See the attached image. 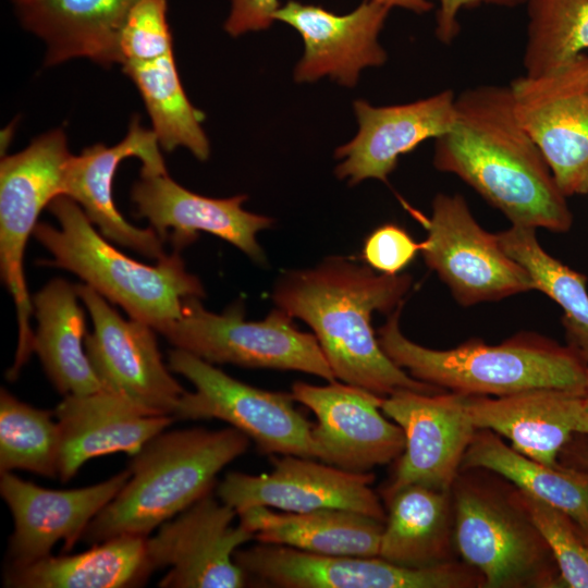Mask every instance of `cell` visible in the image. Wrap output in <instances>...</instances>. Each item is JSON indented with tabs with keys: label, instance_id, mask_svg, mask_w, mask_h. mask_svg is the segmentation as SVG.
I'll return each instance as SVG.
<instances>
[{
	"label": "cell",
	"instance_id": "f35d334b",
	"mask_svg": "<svg viewBox=\"0 0 588 588\" xmlns=\"http://www.w3.org/2000/svg\"><path fill=\"white\" fill-rule=\"evenodd\" d=\"M527 0H439L436 16V36L443 44H451L460 33L458 13L480 4L515 7Z\"/></svg>",
	"mask_w": 588,
	"mask_h": 588
},
{
	"label": "cell",
	"instance_id": "4dcf8cb0",
	"mask_svg": "<svg viewBox=\"0 0 588 588\" xmlns=\"http://www.w3.org/2000/svg\"><path fill=\"white\" fill-rule=\"evenodd\" d=\"M122 71L142 95L159 145L167 151L184 147L198 160H207L210 145L201 126L205 114L185 94L173 50L151 60L125 62Z\"/></svg>",
	"mask_w": 588,
	"mask_h": 588
},
{
	"label": "cell",
	"instance_id": "b9f144b4",
	"mask_svg": "<svg viewBox=\"0 0 588 588\" xmlns=\"http://www.w3.org/2000/svg\"><path fill=\"white\" fill-rule=\"evenodd\" d=\"M584 395H585V399H586V401L588 403V368H587V381H586Z\"/></svg>",
	"mask_w": 588,
	"mask_h": 588
},
{
	"label": "cell",
	"instance_id": "ba28073f",
	"mask_svg": "<svg viewBox=\"0 0 588 588\" xmlns=\"http://www.w3.org/2000/svg\"><path fill=\"white\" fill-rule=\"evenodd\" d=\"M292 320L275 307L265 319L247 321L240 303L215 314L200 298L188 297L163 335L176 348L211 364L295 370L335 381L316 336L298 330Z\"/></svg>",
	"mask_w": 588,
	"mask_h": 588
},
{
	"label": "cell",
	"instance_id": "3957f363",
	"mask_svg": "<svg viewBox=\"0 0 588 588\" xmlns=\"http://www.w3.org/2000/svg\"><path fill=\"white\" fill-rule=\"evenodd\" d=\"M249 444L250 439L231 426L160 432L132 456L126 483L81 540L91 546L121 535L149 536L211 492L218 474Z\"/></svg>",
	"mask_w": 588,
	"mask_h": 588
},
{
	"label": "cell",
	"instance_id": "7bdbcfd3",
	"mask_svg": "<svg viewBox=\"0 0 588 588\" xmlns=\"http://www.w3.org/2000/svg\"><path fill=\"white\" fill-rule=\"evenodd\" d=\"M14 5L29 1V0H11Z\"/></svg>",
	"mask_w": 588,
	"mask_h": 588
},
{
	"label": "cell",
	"instance_id": "30bf717a",
	"mask_svg": "<svg viewBox=\"0 0 588 588\" xmlns=\"http://www.w3.org/2000/svg\"><path fill=\"white\" fill-rule=\"evenodd\" d=\"M428 234L421 255L458 304L471 306L535 290L528 272L483 230L462 195L438 194L431 215L412 211Z\"/></svg>",
	"mask_w": 588,
	"mask_h": 588
},
{
	"label": "cell",
	"instance_id": "d6986e66",
	"mask_svg": "<svg viewBox=\"0 0 588 588\" xmlns=\"http://www.w3.org/2000/svg\"><path fill=\"white\" fill-rule=\"evenodd\" d=\"M389 12L388 7L371 0L342 15L296 0L281 5L274 21L293 27L304 42V53L294 70L295 82L313 83L328 76L354 87L364 69L387 61L379 35Z\"/></svg>",
	"mask_w": 588,
	"mask_h": 588
},
{
	"label": "cell",
	"instance_id": "277c9868",
	"mask_svg": "<svg viewBox=\"0 0 588 588\" xmlns=\"http://www.w3.org/2000/svg\"><path fill=\"white\" fill-rule=\"evenodd\" d=\"M402 307L388 315L377 336L387 356L419 381L454 393L482 396L534 389L585 392L588 365L568 346L520 332L498 345L471 339L454 348L432 350L402 333Z\"/></svg>",
	"mask_w": 588,
	"mask_h": 588
},
{
	"label": "cell",
	"instance_id": "1f68e13d",
	"mask_svg": "<svg viewBox=\"0 0 588 588\" xmlns=\"http://www.w3.org/2000/svg\"><path fill=\"white\" fill-rule=\"evenodd\" d=\"M504 252L530 275L535 290L552 298L563 310L567 346L588 365V292L585 274L548 254L536 229L512 224L497 233Z\"/></svg>",
	"mask_w": 588,
	"mask_h": 588
},
{
	"label": "cell",
	"instance_id": "d4e9b609",
	"mask_svg": "<svg viewBox=\"0 0 588 588\" xmlns=\"http://www.w3.org/2000/svg\"><path fill=\"white\" fill-rule=\"evenodd\" d=\"M139 0H29L14 5L22 26L46 45L45 65L87 58L120 63L119 42Z\"/></svg>",
	"mask_w": 588,
	"mask_h": 588
},
{
	"label": "cell",
	"instance_id": "9c48e42d",
	"mask_svg": "<svg viewBox=\"0 0 588 588\" xmlns=\"http://www.w3.org/2000/svg\"><path fill=\"white\" fill-rule=\"evenodd\" d=\"M168 366L195 389L183 394L175 419H219L247 436L262 454L315 458L314 422L295 407L292 393L249 385L176 347L169 352Z\"/></svg>",
	"mask_w": 588,
	"mask_h": 588
},
{
	"label": "cell",
	"instance_id": "8fae6325",
	"mask_svg": "<svg viewBox=\"0 0 588 588\" xmlns=\"http://www.w3.org/2000/svg\"><path fill=\"white\" fill-rule=\"evenodd\" d=\"M234 560L256 584L275 588H468L485 583L474 567L452 561L408 568L380 556L318 554L261 542L241 547Z\"/></svg>",
	"mask_w": 588,
	"mask_h": 588
},
{
	"label": "cell",
	"instance_id": "4316f807",
	"mask_svg": "<svg viewBox=\"0 0 588 588\" xmlns=\"http://www.w3.org/2000/svg\"><path fill=\"white\" fill-rule=\"evenodd\" d=\"M237 517L258 542L331 555L378 556L384 526L371 516L338 509L277 512L252 506Z\"/></svg>",
	"mask_w": 588,
	"mask_h": 588
},
{
	"label": "cell",
	"instance_id": "52a82bcc",
	"mask_svg": "<svg viewBox=\"0 0 588 588\" xmlns=\"http://www.w3.org/2000/svg\"><path fill=\"white\" fill-rule=\"evenodd\" d=\"M71 156L64 131L54 128L37 136L24 150L5 156L0 163L1 275L13 297L19 323L15 359L7 375L11 380L34 352V306L23 268L25 246L41 210L62 195Z\"/></svg>",
	"mask_w": 588,
	"mask_h": 588
},
{
	"label": "cell",
	"instance_id": "7a4b0ae2",
	"mask_svg": "<svg viewBox=\"0 0 588 588\" xmlns=\"http://www.w3.org/2000/svg\"><path fill=\"white\" fill-rule=\"evenodd\" d=\"M453 127L436 139L433 166L474 188L515 225L567 232L566 196L518 121L509 86L479 85L455 100Z\"/></svg>",
	"mask_w": 588,
	"mask_h": 588
},
{
	"label": "cell",
	"instance_id": "4fadbf2b",
	"mask_svg": "<svg viewBox=\"0 0 588 588\" xmlns=\"http://www.w3.org/2000/svg\"><path fill=\"white\" fill-rule=\"evenodd\" d=\"M75 286L93 320L85 351L102 387L148 414L175 418L185 390L162 360L156 330L143 321L122 318L89 285Z\"/></svg>",
	"mask_w": 588,
	"mask_h": 588
},
{
	"label": "cell",
	"instance_id": "44dd1931",
	"mask_svg": "<svg viewBox=\"0 0 588 588\" xmlns=\"http://www.w3.org/2000/svg\"><path fill=\"white\" fill-rule=\"evenodd\" d=\"M456 96L442 90L408 103L376 107L366 100L354 101L358 132L335 150L341 162L335 168L340 180L350 185L367 179L387 181L399 158L422 142L439 138L455 122Z\"/></svg>",
	"mask_w": 588,
	"mask_h": 588
},
{
	"label": "cell",
	"instance_id": "74e56055",
	"mask_svg": "<svg viewBox=\"0 0 588 588\" xmlns=\"http://www.w3.org/2000/svg\"><path fill=\"white\" fill-rule=\"evenodd\" d=\"M230 3L224 30L233 37L268 29L281 7L280 0H230Z\"/></svg>",
	"mask_w": 588,
	"mask_h": 588
},
{
	"label": "cell",
	"instance_id": "8d00e7d4",
	"mask_svg": "<svg viewBox=\"0 0 588 588\" xmlns=\"http://www.w3.org/2000/svg\"><path fill=\"white\" fill-rule=\"evenodd\" d=\"M422 242L395 223H384L365 240L362 257L371 269L383 274H400L421 252Z\"/></svg>",
	"mask_w": 588,
	"mask_h": 588
},
{
	"label": "cell",
	"instance_id": "5b68a950",
	"mask_svg": "<svg viewBox=\"0 0 588 588\" xmlns=\"http://www.w3.org/2000/svg\"><path fill=\"white\" fill-rule=\"evenodd\" d=\"M60 228L38 222L33 235L52 255L46 265L78 275L132 319L163 334L181 316L185 298L205 296L199 279L189 273L179 252L148 266L125 256L93 226L72 198L59 195L47 207Z\"/></svg>",
	"mask_w": 588,
	"mask_h": 588
},
{
	"label": "cell",
	"instance_id": "ffe728a7",
	"mask_svg": "<svg viewBox=\"0 0 588 588\" xmlns=\"http://www.w3.org/2000/svg\"><path fill=\"white\" fill-rule=\"evenodd\" d=\"M131 197L136 215L146 218L159 237L171 243L173 252L180 253L203 231L229 242L257 264L266 262L256 235L270 228L273 219L245 210L246 195L211 198L177 184L167 171H140Z\"/></svg>",
	"mask_w": 588,
	"mask_h": 588
},
{
	"label": "cell",
	"instance_id": "f1b7e54d",
	"mask_svg": "<svg viewBox=\"0 0 588 588\" xmlns=\"http://www.w3.org/2000/svg\"><path fill=\"white\" fill-rule=\"evenodd\" d=\"M388 506L379 555L408 568L450 561L451 491L412 485L384 499Z\"/></svg>",
	"mask_w": 588,
	"mask_h": 588
},
{
	"label": "cell",
	"instance_id": "d590c367",
	"mask_svg": "<svg viewBox=\"0 0 588 588\" xmlns=\"http://www.w3.org/2000/svg\"><path fill=\"white\" fill-rule=\"evenodd\" d=\"M120 63L147 61L172 51L167 0H139L121 33Z\"/></svg>",
	"mask_w": 588,
	"mask_h": 588
},
{
	"label": "cell",
	"instance_id": "f6af8a7d",
	"mask_svg": "<svg viewBox=\"0 0 588 588\" xmlns=\"http://www.w3.org/2000/svg\"><path fill=\"white\" fill-rule=\"evenodd\" d=\"M588 53V52H587Z\"/></svg>",
	"mask_w": 588,
	"mask_h": 588
},
{
	"label": "cell",
	"instance_id": "f546056e",
	"mask_svg": "<svg viewBox=\"0 0 588 588\" xmlns=\"http://www.w3.org/2000/svg\"><path fill=\"white\" fill-rule=\"evenodd\" d=\"M493 471L514 486L566 513L579 529L588 527V473L543 465L507 445L498 433L477 429L461 470Z\"/></svg>",
	"mask_w": 588,
	"mask_h": 588
},
{
	"label": "cell",
	"instance_id": "836d02e7",
	"mask_svg": "<svg viewBox=\"0 0 588 588\" xmlns=\"http://www.w3.org/2000/svg\"><path fill=\"white\" fill-rule=\"evenodd\" d=\"M54 412L0 392V473L20 469L58 478L59 427Z\"/></svg>",
	"mask_w": 588,
	"mask_h": 588
},
{
	"label": "cell",
	"instance_id": "5bb4252c",
	"mask_svg": "<svg viewBox=\"0 0 588 588\" xmlns=\"http://www.w3.org/2000/svg\"><path fill=\"white\" fill-rule=\"evenodd\" d=\"M237 512L212 491L158 527L148 537L155 571L169 567L162 588H241L248 583L234 553L254 539Z\"/></svg>",
	"mask_w": 588,
	"mask_h": 588
},
{
	"label": "cell",
	"instance_id": "ab89813d",
	"mask_svg": "<svg viewBox=\"0 0 588 588\" xmlns=\"http://www.w3.org/2000/svg\"><path fill=\"white\" fill-rule=\"evenodd\" d=\"M388 7L390 10L400 8L417 14L429 12L433 8V0H371Z\"/></svg>",
	"mask_w": 588,
	"mask_h": 588
},
{
	"label": "cell",
	"instance_id": "e575fe53",
	"mask_svg": "<svg viewBox=\"0 0 588 588\" xmlns=\"http://www.w3.org/2000/svg\"><path fill=\"white\" fill-rule=\"evenodd\" d=\"M514 493L547 542L559 569L560 584L588 588V546L574 520L558 507L518 488Z\"/></svg>",
	"mask_w": 588,
	"mask_h": 588
},
{
	"label": "cell",
	"instance_id": "8992f818",
	"mask_svg": "<svg viewBox=\"0 0 588 588\" xmlns=\"http://www.w3.org/2000/svg\"><path fill=\"white\" fill-rule=\"evenodd\" d=\"M453 495L454 539L483 587L560 586L554 558L513 491H498L457 475Z\"/></svg>",
	"mask_w": 588,
	"mask_h": 588
},
{
	"label": "cell",
	"instance_id": "60d3db41",
	"mask_svg": "<svg viewBox=\"0 0 588 588\" xmlns=\"http://www.w3.org/2000/svg\"><path fill=\"white\" fill-rule=\"evenodd\" d=\"M572 454L579 465L588 469V445L574 448Z\"/></svg>",
	"mask_w": 588,
	"mask_h": 588
},
{
	"label": "cell",
	"instance_id": "2e32d148",
	"mask_svg": "<svg viewBox=\"0 0 588 588\" xmlns=\"http://www.w3.org/2000/svg\"><path fill=\"white\" fill-rule=\"evenodd\" d=\"M291 393L316 417L311 428L316 460L352 473H369L403 453L404 432L381 413L382 396L336 380L327 385L297 381Z\"/></svg>",
	"mask_w": 588,
	"mask_h": 588
},
{
	"label": "cell",
	"instance_id": "ac0fdd59",
	"mask_svg": "<svg viewBox=\"0 0 588 588\" xmlns=\"http://www.w3.org/2000/svg\"><path fill=\"white\" fill-rule=\"evenodd\" d=\"M128 468L99 483L52 490L2 473L0 493L13 517L5 567H20L51 554L63 541V553L81 540L89 523L119 493Z\"/></svg>",
	"mask_w": 588,
	"mask_h": 588
},
{
	"label": "cell",
	"instance_id": "7402d4cb",
	"mask_svg": "<svg viewBox=\"0 0 588 588\" xmlns=\"http://www.w3.org/2000/svg\"><path fill=\"white\" fill-rule=\"evenodd\" d=\"M159 146L156 134L143 127L136 115L118 144H95L78 156L72 155L62 186V195L76 201L107 240L157 261L168 255L163 241L154 229L136 228L122 217L113 201L112 181L120 162L127 157H138L142 171H166Z\"/></svg>",
	"mask_w": 588,
	"mask_h": 588
},
{
	"label": "cell",
	"instance_id": "484cf974",
	"mask_svg": "<svg viewBox=\"0 0 588 588\" xmlns=\"http://www.w3.org/2000/svg\"><path fill=\"white\" fill-rule=\"evenodd\" d=\"M148 537L121 535L76 554L48 555L20 567H4L11 588H128L142 586L155 572Z\"/></svg>",
	"mask_w": 588,
	"mask_h": 588
},
{
	"label": "cell",
	"instance_id": "7c38bea8",
	"mask_svg": "<svg viewBox=\"0 0 588 588\" xmlns=\"http://www.w3.org/2000/svg\"><path fill=\"white\" fill-rule=\"evenodd\" d=\"M509 87L518 121L563 194H587L588 53L539 75L524 74Z\"/></svg>",
	"mask_w": 588,
	"mask_h": 588
},
{
	"label": "cell",
	"instance_id": "cb8c5ba5",
	"mask_svg": "<svg viewBox=\"0 0 588 588\" xmlns=\"http://www.w3.org/2000/svg\"><path fill=\"white\" fill-rule=\"evenodd\" d=\"M59 427L58 479L70 481L89 460L113 453L136 454L175 420L151 415L107 389L69 394L54 411Z\"/></svg>",
	"mask_w": 588,
	"mask_h": 588
},
{
	"label": "cell",
	"instance_id": "d6a6232c",
	"mask_svg": "<svg viewBox=\"0 0 588 588\" xmlns=\"http://www.w3.org/2000/svg\"><path fill=\"white\" fill-rule=\"evenodd\" d=\"M526 75L554 70L588 52V0H527Z\"/></svg>",
	"mask_w": 588,
	"mask_h": 588
},
{
	"label": "cell",
	"instance_id": "6da1fadb",
	"mask_svg": "<svg viewBox=\"0 0 588 588\" xmlns=\"http://www.w3.org/2000/svg\"><path fill=\"white\" fill-rule=\"evenodd\" d=\"M411 274L376 273L345 257H329L307 269L289 270L277 280L272 299L316 336L335 379L385 397L411 390H445L413 378L381 348L371 326L375 311L391 314L404 303Z\"/></svg>",
	"mask_w": 588,
	"mask_h": 588
},
{
	"label": "cell",
	"instance_id": "83f0119b",
	"mask_svg": "<svg viewBox=\"0 0 588 588\" xmlns=\"http://www.w3.org/2000/svg\"><path fill=\"white\" fill-rule=\"evenodd\" d=\"M76 286L53 279L33 297L37 329L33 350L62 395L88 394L103 389L85 351V316Z\"/></svg>",
	"mask_w": 588,
	"mask_h": 588
},
{
	"label": "cell",
	"instance_id": "e0dca14e",
	"mask_svg": "<svg viewBox=\"0 0 588 588\" xmlns=\"http://www.w3.org/2000/svg\"><path fill=\"white\" fill-rule=\"evenodd\" d=\"M373 474L352 473L319 460L280 455L261 475L228 473L217 489L218 497L237 513L252 506L285 512L338 509L385 522L387 514L370 488Z\"/></svg>",
	"mask_w": 588,
	"mask_h": 588
},
{
	"label": "cell",
	"instance_id": "9a60e30c",
	"mask_svg": "<svg viewBox=\"0 0 588 588\" xmlns=\"http://www.w3.org/2000/svg\"><path fill=\"white\" fill-rule=\"evenodd\" d=\"M381 411L405 437L392 480L381 490L382 499L412 485L451 491L477 430L466 395L402 390L382 397Z\"/></svg>",
	"mask_w": 588,
	"mask_h": 588
},
{
	"label": "cell",
	"instance_id": "603a6c76",
	"mask_svg": "<svg viewBox=\"0 0 588 588\" xmlns=\"http://www.w3.org/2000/svg\"><path fill=\"white\" fill-rule=\"evenodd\" d=\"M466 395V394H465ZM476 429L506 438L519 453L550 467L575 434L588 436L585 395L560 389H534L505 396L466 395Z\"/></svg>",
	"mask_w": 588,
	"mask_h": 588
},
{
	"label": "cell",
	"instance_id": "ee69618b",
	"mask_svg": "<svg viewBox=\"0 0 588 588\" xmlns=\"http://www.w3.org/2000/svg\"><path fill=\"white\" fill-rule=\"evenodd\" d=\"M587 189H588V181H587ZM587 194H588V192H587Z\"/></svg>",
	"mask_w": 588,
	"mask_h": 588
}]
</instances>
